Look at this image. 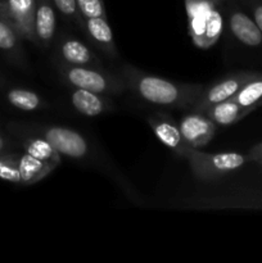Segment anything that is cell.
Wrapping results in <instances>:
<instances>
[{
  "label": "cell",
  "instance_id": "obj_1",
  "mask_svg": "<svg viewBox=\"0 0 262 263\" xmlns=\"http://www.w3.org/2000/svg\"><path fill=\"white\" fill-rule=\"evenodd\" d=\"M128 91L148 104L166 109H190L202 94L204 85L181 84L145 73L125 64L120 71Z\"/></svg>",
  "mask_w": 262,
  "mask_h": 263
},
{
  "label": "cell",
  "instance_id": "obj_2",
  "mask_svg": "<svg viewBox=\"0 0 262 263\" xmlns=\"http://www.w3.org/2000/svg\"><path fill=\"white\" fill-rule=\"evenodd\" d=\"M216 0H185L188 31L193 44L199 49H210L217 43L225 27L223 5Z\"/></svg>",
  "mask_w": 262,
  "mask_h": 263
},
{
  "label": "cell",
  "instance_id": "obj_3",
  "mask_svg": "<svg viewBox=\"0 0 262 263\" xmlns=\"http://www.w3.org/2000/svg\"><path fill=\"white\" fill-rule=\"evenodd\" d=\"M55 68L62 81L69 87L89 90L108 97H118L127 91L121 74L112 73L104 67L69 66L57 62Z\"/></svg>",
  "mask_w": 262,
  "mask_h": 263
},
{
  "label": "cell",
  "instance_id": "obj_4",
  "mask_svg": "<svg viewBox=\"0 0 262 263\" xmlns=\"http://www.w3.org/2000/svg\"><path fill=\"white\" fill-rule=\"evenodd\" d=\"M184 158L189 162L195 179L203 182L215 181L218 177L231 174L249 162L248 156L236 152L205 153L195 148L188 149Z\"/></svg>",
  "mask_w": 262,
  "mask_h": 263
},
{
  "label": "cell",
  "instance_id": "obj_5",
  "mask_svg": "<svg viewBox=\"0 0 262 263\" xmlns=\"http://www.w3.org/2000/svg\"><path fill=\"white\" fill-rule=\"evenodd\" d=\"M32 133L46 139L62 157L81 161L90 154L87 139L81 133L71 127L58 125H40L35 126Z\"/></svg>",
  "mask_w": 262,
  "mask_h": 263
},
{
  "label": "cell",
  "instance_id": "obj_6",
  "mask_svg": "<svg viewBox=\"0 0 262 263\" xmlns=\"http://www.w3.org/2000/svg\"><path fill=\"white\" fill-rule=\"evenodd\" d=\"M258 73L259 72L254 71H239L235 73L228 74L220 81H216L215 84L204 86L202 94L198 98L197 102L193 104L190 110L204 113L213 104L231 99L249 80L256 77Z\"/></svg>",
  "mask_w": 262,
  "mask_h": 263
},
{
  "label": "cell",
  "instance_id": "obj_7",
  "mask_svg": "<svg viewBox=\"0 0 262 263\" xmlns=\"http://www.w3.org/2000/svg\"><path fill=\"white\" fill-rule=\"evenodd\" d=\"M35 10L36 0H0V14L12 23L22 40L36 45Z\"/></svg>",
  "mask_w": 262,
  "mask_h": 263
},
{
  "label": "cell",
  "instance_id": "obj_8",
  "mask_svg": "<svg viewBox=\"0 0 262 263\" xmlns=\"http://www.w3.org/2000/svg\"><path fill=\"white\" fill-rule=\"evenodd\" d=\"M226 22L235 40L248 48L262 45V32L252 15L247 14L234 0H226Z\"/></svg>",
  "mask_w": 262,
  "mask_h": 263
},
{
  "label": "cell",
  "instance_id": "obj_9",
  "mask_svg": "<svg viewBox=\"0 0 262 263\" xmlns=\"http://www.w3.org/2000/svg\"><path fill=\"white\" fill-rule=\"evenodd\" d=\"M177 123L182 140L189 148H203L212 140L216 134V125L203 112L192 110L180 118Z\"/></svg>",
  "mask_w": 262,
  "mask_h": 263
},
{
  "label": "cell",
  "instance_id": "obj_10",
  "mask_svg": "<svg viewBox=\"0 0 262 263\" xmlns=\"http://www.w3.org/2000/svg\"><path fill=\"white\" fill-rule=\"evenodd\" d=\"M57 62L69 66L104 67L103 61L90 46L72 35H63L57 43Z\"/></svg>",
  "mask_w": 262,
  "mask_h": 263
},
{
  "label": "cell",
  "instance_id": "obj_11",
  "mask_svg": "<svg viewBox=\"0 0 262 263\" xmlns=\"http://www.w3.org/2000/svg\"><path fill=\"white\" fill-rule=\"evenodd\" d=\"M81 31L85 33L92 48L98 49L107 58H117V45H116L113 31L108 23L107 17L99 15V17L84 18Z\"/></svg>",
  "mask_w": 262,
  "mask_h": 263
},
{
  "label": "cell",
  "instance_id": "obj_12",
  "mask_svg": "<svg viewBox=\"0 0 262 263\" xmlns=\"http://www.w3.org/2000/svg\"><path fill=\"white\" fill-rule=\"evenodd\" d=\"M146 122L159 141L175 153L184 157L189 146L182 140L179 123L166 113L157 112L146 117Z\"/></svg>",
  "mask_w": 262,
  "mask_h": 263
},
{
  "label": "cell",
  "instance_id": "obj_13",
  "mask_svg": "<svg viewBox=\"0 0 262 263\" xmlns=\"http://www.w3.org/2000/svg\"><path fill=\"white\" fill-rule=\"evenodd\" d=\"M71 89L69 100L72 107L77 113L85 117H98V116L107 115L116 108L112 97L98 94L89 90L76 89V87Z\"/></svg>",
  "mask_w": 262,
  "mask_h": 263
},
{
  "label": "cell",
  "instance_id": "obj_14",
  "mask_svg": "<svg viewBox=\"0 0 262 263\" xmlns=\"http://www.w3.org/2000/svg\"><path fill=\"white\" fill-rule=\"evenodd\" d=\"M57 14L51 0H36L35 35L36 45L43 49L50 48L55 40Z\"/></svg>",
  "mask_w": 262,
  "mask_h": 263
},
{
  "label": "cell",
  "instance_id": "obj_15",
  "mask_svg": "<svg viewBox=\"0 0 262 263\" xmlns=\"http://www.w3.org/2000/svg\"><path fill=\"white\" fill-rule=\"evenodd\" d=\"M253 110H256V108H244L233 99H228L213 104L204 113L216 126H230L243 120Z\"/></svg>",
  "mask_w": 262,
  "mask_h": 263
},
{
  "label": "cell",
  "instance_id": "obj_16",
  "mask_svg": "<svg viewBox=\"0 0 262 263\" xmlns=\"http://www.w3.org/2000/svg\"><path fill=\"white\" fill-rule=\"evenodd\" d=\"M18 170L21 175V185H32L43 180L58 166L50 162L41 161L28 153L18 154Z\"/></svg>",
  "mask_w": 262,
  "mask_h": 263
},
{
  "label": "cell",
  "instance_id": "obj_17",
  "mask_svg": "<svg viewBox=\"0 0 262 263\" xmlns=\"http://www.w3.org/2000/svg\"><path fill=\"white\" fill-rule=\"evenodd\" d=\"M22 148L30 156L41 159V161L50 162L55 166H59L62 162V156L55 151V148L46 139L38 135V134L23 136Z\"/></svg>",
  "mask_w": 262,
  "mask_h": 263
},
{
  "label": "cell",
  "instance_id": "obj_18",
  "mask_svg": "<svg viewBox=\"0 0 262 263\" xmlns=\"http://www.w3.org/2000/svg\"><path fill=\"white\" fill-rule=\"evenodd\" d=\"M7 100L9 104L23 112H35L45 107V100L41 95L30 89L14 87L7 92Z\"/></svg>",
  "mask_w": 262,
  "mask_h": 263
},
{
  "label": "cell",
  "instance_id": "obj_19",
  "mask_svg": "<svg viewBox=\"0 0 262 263\" xmlns=\"http://www.w3.org/2000/svg\"><path fill=\"white\" fill-rule=\"evenodd\" d=\"M231 99L244 108H259L262 103V72L249 80Z\"/></svg>",
  "mask_w": 262,
  "mask_h": 263
},
{
  "label": "cell",
  "instance_id": "obj_20",
  "mask_svg": "<svg viewBox=\"0 0 262 263\" xmlns=\"http://www.w3.org/2000/svg\"><path fill=\"white\" fill-rule=\"evenodd\" d=\"M21 41L22 39L12 23L4 15L0 14V50L21 58Z\"/></svg>",
  "mask_w": 262,
  "mask_h": 263
},
{
  "label": "cell",
  "instance_id": "obj_21",
  "mask_svg": "<svg viewBox=\"0 0 262 263\" xmlns=\"http://www.w3.org/2000/svg\"><path fill=\"white\" fill-rule=\"evenodd\" d=\"M18 154H8L0 152V179L13 184H21L18 170Z\"/></svg>",
  "mask_w": 262,
  "mask_h": 263
},
{
  "label": "cell",
  "instance_id": "obj_22",
  "mask_svg": "<svg viewBox=\"0 0 262 263\" xmlns=\"http://www.w3.org/2000/svg\"><path fill=\"white\" fill-rule=\"evenodd\" d=\"M51 2H53L55 9L66 20H68L69 22L74 23V25L81 28L84 18H82L81 13H80L76 0H51Z\"/></svg>",
  "mask_w": 262,
  "mask_h": 263
},
{
  "label": "cell",
  "instance_id": "obj_23",
  "mask_svg": "<svg viewBox=\"0 0 262 263\" xmlns=\"http://www.w3.org/2000/svg\"><path fill=\"white\" fill-rule=\"evenodd\" d=\"M76 2L82 18L99 17V15L107 17L104 0H76Z\"/></svg>",
  "mask_w": 262,
  "mask_h": 263
},
{
  "label": "cell",
  "instance_id": "obj_24",
  "mask_svg": "<svg viewBox=\"0 0 262 263\" xmlns=\"http://www.w3.org/2000/svg\"><path fill=\"white\" fill-rule=\"evenodd\" d=\"M247 4H248L249 10H251L252 18H253L254 22L257 23V26H258L262 32V0H248Z\"/></svg>",
  "mask_w": 262,
  "mask_h": 263
},
{
  "label": "cell",
  "instance_id": "obj_25",
  "mask_svg": "<svg viewBox=\"0 0 262 263\" xmlns=\"http://www.w3.org/2000/svg\"><path fill=\"white\" fill-rule=\"evenodd\" d=\"M247 156H248L249 162H254V163L258 164L259 167H262V141L261 143L256 144L254 146H252Z\"/></svg>",
  "mask_w": 262,
  "mask_h": 263
},
{
  "label": "cell",
  "instance_id": "obj_26",
  "mask_svg": "<svg viewBox=\"0 0 262 263\" xmlns=\"http://www.w3.org/2000/svg\"><path fill=\"white\" fill-rule=\"evenodd\" d=\"M8 146H9V140L7 138L0 136V152H4Z\"/></svg>",
  "mask_w": 262,
  "mask_h": 263
},
{
  "label": "cell",
  "instance_id": "obj_27",
  "mask_svg": "<svg viewBox=\"0 0 262 263\" xmlns=\"http://www.w3.org/2000/svg\"><path fill=\"white\" fill-rule=\"evenodd\" d=\"M216 2H221V3H223V2H226V0H216Z\"/></svg>",
  "mask_w": 262,
  "mask_h": 263
},
{
  "label": "cell",
  "instance_id": "obj_28",
  "mask_svg": "<svg viewBox=\"0 0 262 263\" xmlns=\"http://www.w3.org/2000/svg\"><path fill=\"white\" fill-rule=\"evenodd\" d=\"M261 105H262V103H261Z\"/></svg>",
  "mask_w": 262,
  "mask_h": 263
}]
</instances>
